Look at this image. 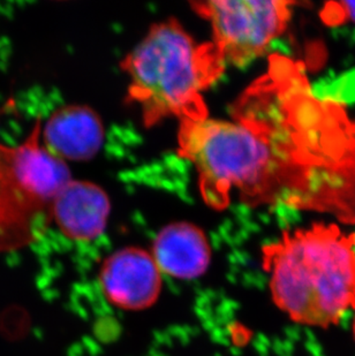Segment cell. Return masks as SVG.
<instances>
[{"mask_svg": "<svg viewBox=\"0 0 355 356\" xmlns=\"http://www.w3.org/2000/svg\"><path fill=\"white\" fill-rule=\"evenodd\" d=\"M110 211V200L100 186L72 179L54 197L51 218L65 236L89 242L104 233Z\"/></svg>", "mask_w": 355, "mask_h": 356, "instance_id": "7", "label": "cell"}, {"mask_svg": "<svg viewBox=\"0 0 355 356\" xmlns=\"http://www.w3.org/2000/svg\"><path fill=\"white\" fill-rule=\"evenodd\" d=\"M44 147L61 161H82L97 155L104 142L100 115L86 105L58 108L42 128Z\"/></svg>", "mask_w": 355, "mask_h": 356, "instance_id": "8", "label": "cell"}, {"mask_svg": "<svg viewBox=\"0 0 355 356\" xmlns=\"http://www.w3.org/2000/svg\"><path fill=\"white\" fill-rule=\"evenodd\" d=\"M40 119L22 145L0 143V252L38 240L54 197L72 180L66 163L40 145Z\"/></svg>", "mask_w": 355, "mask_h": 356, "instance_id": "4", "label": "cell"}, {"mask_svg": "<svg viewBox=\"0 0 355 356\" xmlns=\"http://www.w3.org/2000/svg\"><path fill=\"white\" fill-rule=\"evenodd\" d=\"M321 101L300 65L275 54L226 120L181 121L179 155L194 165L205 204L314 209L321 178Z\"/></svg>", "mask_w": 355, "mask_h": 356, "instance_id": "1", "label": "cell"}, {"mask_svg": "<svg viewBox=\"0 0 355 356\" xmlns=\"http://www.w3.org/2000/svg\"><path fill=\"white\" fill-rule=\"evenodd\" d=\"M292 1L212 0L191 7L212 26L214 42L226 63L246 66L268 50L287 27Z\"/></svg>", "mask_w": 355, "mask_h": 356, "instance_id": "5", "label": "cell"}, {"mask_svg": "<svg viewBox=\"0 0 355 356\" xmlns=\"http://www.w3.org/2000/svg\"><path fill=\"white\" fill-rule=\"evenodd\" d=\"M163 273L151 252L141 248L119 249L105 259L100 286L105 299L119 309L139 312L152 306L161 294Z\"/></svg>", "mask_w": 355, "mask_h": 356, "instance_id": "6", "label": "cell"}, {"mask_svg": "<svg viewBox=\"0 0 355 356\" xmlns=\"http://www.w3.org/2000/svg\"><path fill=\"white\" fill-rule=\"evenodd\" d=\"M351 315H352V323H351V326H352L353 338H354L355 340V308L354 310H353L352 314H351Z\"/></svg>", "mask_w": 355, "mask_h": 356, "instance_id": "11", "label": "cell"}, {"mask_svg": "<svg viewBox=\"0 0 355 356\" xmlns=\"http://www.w3.org/2000/svg\"><path fill=\"white\" fill-rule=\"evenodd\" d=\"M323 22L328 26H340L347 22L355 24V1L328 3L321 10Z\"/></svg>", "mask_w": 355, "mask_h": 356, "instance_id": "10", "label": "cell"}, {"mask_svg": "<svg viewBox=\"0 0 355 356\" xmlns=\"http://www.w3.org/2000/svg\"><path fill=\"white\" fill-rule=\"evenodd\" d=\"M214 42L198 43L177 21L155 24L125 58L128 95L140 106L148 127L168 117L181 121L208 117L203 92L224 73Z\"/></svg>", "mask_w": 355, "mask_h": 356, "instance_id": "3", "label": "cell"}, {"mask_svg": "<svg viewBox=\"0 0 355 356\" xmlns=\"http://www.w3.org/2000/svg\"><path fill=\"white\" fill-rule=\"evenodd\" d=\"M151 255L161 273L179 280L200 278L208 270L212 248L200 227L191 222H172L155 238Z\"/></svg>", "mask_w": 355, "mask_h": 356, "instance_id": "9", "label": "cell"}, {"mask_svg": "<svg viewBox=\"0 0 355 356\" xmlns=\"http://www.w3.org/2000/svg\"><path fill=\"white\" fill-rule=\"evenodd\" d=\"M272 302L292 322L329 329L355 308V233L335 224L284 232L262 249Z\"/></svg>", "mask_w": 355, "mask_h": 356, "instance_id": "2", "label": "cell"}]
</instances>
